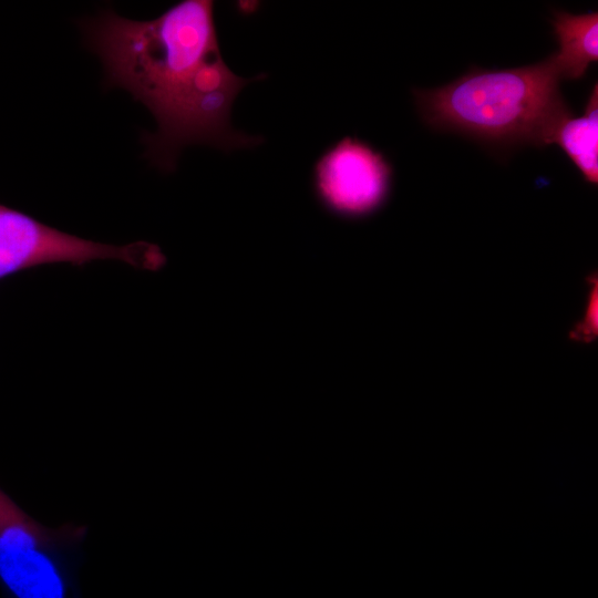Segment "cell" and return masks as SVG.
Wrapping results in <instances>:
<instances>
[{
    "instance_id": "cell-1",
    "label": "cell",
    "mask_w": 598,
    "mask_h": 598,
    "mask_svg": "<svg viewBox=\"0 0 598 598\" xmlns=\"http://www.w3.org/2000/svg\"><path fill=\"white\" fill-rule=\"evenodd\" d=\"M560 80L548 56L514 69L472 68L451 83L413 94L422 120L433 130L501 148L544 147L573 116Z\"/></svg>"
},
{
    "instance_id": "cell-2",
    "label": "cell",
    "mask_w": 598,
    "mask_h": 598,
    "mask_svg": "<svg viewBox=\"0 0 598 598\" xmlns=\"http://www.w3.org/2000/svg\"><path fill=\"white\" fill-rule=\"evenodd\" d=\"M214 2L184 0L136 21L106 12L85 23L106 83L126 90L157 121L185 94L197 68L219 51Z\"/></svg>"
},
{
    "instance_id": "cell-3",
    "label": "cell",
    "mask_w": 598,
    "mask_h": 598,
    "mask_svg": "<svg viewBox=\"0 0 598 598\" xmlns=\"http://www.w3.org/2000/svg\"><path fill=\"white\" fill-rule=\"evenodd\" d=\"M86 535V525H42L0 488L3 598H82L78 570Z\"/></svg>"
},
{
    "instance_id": "cell-4",
    "label": "cell",
    "mask_w": 598,
    "mask_h": 598,
    "mask_svg": "<svg viewBox=\"0 0 598 598\" xmlns=\"http://www.w3.org/2000/svg\"><path fill=\"white\" fill-rule=\"evenodd\" d=\"M101 259L151 268L155 249L147 243L117 246L83 239L0 205V278L41 265Z\"/></svg>"
},
{
    "instance_id": "cell-5",
    "label": "cell",
    "mask_w": 598,
    "mask_h": 598,
    "mask_svg": "<svg viewBox=\"0 0 598 598\" xmlns=\"http://www.w3.org/2000/svg\"><path fill=\"white\" fill-rule=\"evenodd\" d=\"M392 167L385 157L355 137H344L317 162L315 184L321 200L336 213L361 216L386 198Z\"/></svg>"
},
{
    "instance_id": "cell-6",
    "label": "cell",
    "mask_w": 598,
    "mask_h": 598,
    "mask_svg": "<svg viewBox=\"0 0 598 598\" xmlns=\"http://www.w3.org/2000/svg\"><path fill=\"white\" fill-rule=\"evenodd\" d=\"M558 51L550 55L561 80H579L598 60V13L556 10L551 19Z\"/></svg>"
},
{
    "instance_id": "cell-7",
    "label": "cell",
    "mask_w": 598,
    "mask_h": 598,
    "mask_svg": "<svg viewBox=\"0 0 598 598\" xmlns=\"http://www.w3.org/2000/svg\"><path fill=\"white\" fill-rule=\"evenodd\" d=\"M557 144L573 161L586 182L598 183V85L591 89L581 116L567 118L556 132Z\"/></svg>"
},
{
    "instance_id": "cell-8",
    "label": "cell",
    "mask_w": 598,
    "mask_h": 598,
    "mask_svg": "<svg viewBox=\"0 0 598 598\" xmlns=\"http://www.w3.org/2000/svg\"><path fill=\"white\" fill-rule=\"evenodd\" d=\"M586 315L573 332L576 339L591 340L597 333V286L591 288Z\"/></svg>"
}]
</instances>
